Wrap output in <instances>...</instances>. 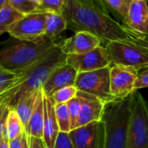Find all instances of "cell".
<instances>
[{"mask_svg":"<svg viewBox=\"0 0 148 148\" xmlns=\"http://www.w3.org/2000/svg\"><path fill=\"white\" fill-rule=\"evenodd\" d=\"M45 122V101L44 92L41 89L38 92L35 106L27 126L25 128V133L29 137L43 138Z\"/></svg>","mask_w":148,"mask_h":148,"instance_id":"obj_17","label":"cell"},{"mask_svg":"<svg viewBox=\"0 0 148 148\" xmlns=\"http://www.w3.org/2000/svg\"><path fill=\"white\" fill-rule=\"evenodd\" d=\"M32 1L33 3H35V4H37L38 5H39V6H40V4H41V0H32Z\"/></svg>","mask_w":148,"mask_h":148,"instance_id":"obj_39","label":"cell"},{"mask_svg":"<svg viewBox=\"0 0 148 148\" xmlns=\"http://www.w3.org/2000/svg\"><path fill=\"white\" fill-rule=\"evenodd\" d=\"M11 109L7 103H2L0 105V140L5 134L7 119Z\"/></svg>","mask_w":148,"mask_h":148,"instance_id":"obj_29","label":"cell"},{"mask_svg":"<svg viewBox=\"0 0 148 148\" xmlns=\"http://www.w3.org/2000/svg\"><path fill=\"white\" fill-rule=\"evenodd\" d=\"M69 136L74 148H105V127L102 121L71 130Z\"/></svg>","mask_w":148,"mask_h":148,"instance_id":"obj_11","label":"cell"},{"mask_svg":"<svg viewBox=\"0 0 148 148\" xmlns=\"http://www.w3.org/2000/svg\"><path fill=\"white\" fill-rule=\"evenodd\" d=\"M47 13L38 11L25 15L9 29L8 33L18 40H35L45 36Z\"/></svg>","mask_w":148,"mask_h":148,"instance_id":"obj_8","label":"cell"},{"mask_svg":"<svg viewBox=\"0 0 148 148\" xmlns=\"http://www.w3.org/2000/svg\"><path fill=\"white\" fill-rule=\"evenodd\" d=\"M0 148H10L9 146V138L6 136V134L4 135V137L0 140Z\"/></svg>","mask_w":148,"mask_h":148,"instance_id":"obj_36","label":"cell"},{"mask_svg":"<svg viewBox=\"0 0 148 148\" xmlns=\"http://www.w3.org/2000/svg\"><path fill=\"white\" fill-rule=\"evenodd\" d=\"M45 101V122L43 140L47 148H54L57 138L60 132L56 117L55 104L52 99L44 94Z\"/></svg>","mask_w":148,"mask_h":148,"instance_id":"obj_16","label":"cell"},{"mask_svg":"<svg viewBox=\"0 0 148 148\" xmlns=\"http://www.w3.org/2000/svg\"><path fill=\"white\" fill-rule=\"evenodd\" d=\"M67 105H68V110H69L70 119H71V130H74L78 128V122H79L80 108H81L80 100L78 97H75L71 101H69Z\"/></svg>","mask_w":148,"mask_h":148,"instance_id":"obj_27","label":"cell"},{"mask_svg":"<svg viewBox=\"0 0 148 148\" xmlns=\"http://www.w3.org/2000/svg\"><path fill=\"white\" fill-rule=\"evenodd\" d=\"M78 92L79 91H78V89L76 88L75 86H65V87L61 88L58 91H57L51 97V99H52V101H53V103L55 105H57V104L68 103L72 99L77 97Z\"/></svg>","mask_w":148,"mask_h":148,"instance_id":"obj_24","label":"cell"},{"mask_svg":"<svg viewBox=\"0 0 148 148\" xmlns=\"http://www.w3.org/2000/svg\"><path fill=\"white\" fill-rule=\"evenodd\" d=\"M65 0H41L39 12L61 14Z\"/></svg>","mask_w":148,"mask_h":148,"instance_id":"obj_28","label":"cell"},{"mask_svg":"<svg viewBox=\"0 0 148 148\" xmlns=\"http://www.w3.org/2000/svg\"><path fill=\"white\" fill-rule=\"evenodd\" d=\"M29 148H47L43 138L29 137Z\"/></svg>","mask_w":148,"mask_h":148,"instance_id":"obj_34","label":"cell"},{"mask_svg":"<svg viewBox=\"0 0 148 148\" xmlns=\"http://www.w3.org/2000/svg\"><path fill=\"white\" fill-rule=\"evenodd\" d=\"M67 29V21L62 14L48 12L46 18V27L45 36L56 41L65 30Z\"/></svg>","mask_w":148,"mask_h":148,"instance_id":"obj_18","label":"cell"},{"mask_svg":"<svg viewBox=\"0 0 148 148\" xmlns=\"http://www.w3.org/2000/svg\"><path fill=\"white\" fill-rule=\"evenodd\" d=\"M145 87H148V67L138 71V78L135 83L136 91Z\"/></svg>","mask_w":148,"mask_h":148,"instance_id":"obj_32","label":"cell"},{"mask_svg":"<svg viewBox=\"0 0 148 148\" xmlns=\"http://www.w3.org/2000/svg\"><path fill=\"white\" fill-rule=\"evenodd\" d=\"M61 14L67 21V29L74 32H90L98 37L105 45L114 41L148 45V40L130 31L110 14L86 6L78 0H65Z\"/></svg>","mask_w":148,"mask_h":148,"instance_id":"obj_1","label":"cell"},{"mask_svg":"<svg viewBox=\"0 0 148 148\" xmlns=\"http://www.w3.org/2000/svg\"><path fill=\"white\" fill-rule=\"evenodd\" d=\"M138 71L130 67L112 64L110 70V86L111 92L115 99H125L135 90V83Z\"/></svg>","mask_w":148,"mask_h":148,"instance_id":"obj_9","label":"cell"},{"mask_svg":"<svg viewBox=\"0 0 148 148\" xmlns=\"http://www.w3.org/2000/svg\"><path fill=\"white\" fill-rule=\"evenodd\" d=\"M39 91L25 95L24 98H22L17 103V105L13 108V110H15L17 112V113L18 114L25 128L27 126V125L30 121V119L32 114Z\"/></svg>","mask_w":148,"mask_h":148,"instance_id":"obj_19","label":"cell"},{"mask_svg":"<svg viewBox=\"0 0 148 148\" xmlns=\"http://www.w3.org/2000/svg\"><path fill=\"white\" fill-rule=\"evenodd\" d=\"M138 1H145V0H138Z\"/></svg>","mask_w":148,"mask_h":148,"instance_id":"obj_40","label":"cell"},{"mask_svg":"<svg viewBox=\"0 0 148 148\" xmlns=\"http://www.w3.org/2000/svg\"><path fill=\"white\" fill-rule=\"evenodd\" d=\"M24 132H25V126L18 114L15 110L11 109L6 123V130H5L6 136L8 137L9 140H11L18 137Z\"/></svg>","mask_w":148,"mask_h":148,"instance_id":"obj_21","label":"cell"},{"mask_svg":"<svg viewBox=\"0 0 148 148\" xmlns=\"http://www.w3.org/2000/svg\"><path fill=\"white\" fill-rule=\"evenodd\" d=\"M77 97L80 100L81 106L78 127L92 122L101 121L106 104L99 98L80 91L78 92Z\"/></svg>","mask_w":148,"mask_h":148,"instance_id":"obj_15","label":"cell"},{"mask_svg":"<svg viewBox=\"0 0 148 148\" xmlns=\"http://www.w3.org/2000/svg\"><path fill=\"white\" fill-rule=\"evenodd\" d=\"M24 72L16 73L0 66V88H13L24 80Z\"/></svg>","mask_w":148,"mask_h":148,"instance_id":"obj_22","label":"cell"},{"mask_svg":"<svg viewBox=\"0 0 148 148\" xmlns=\"http://www.w3.org/2000/svg\"><path fill=\"white\" fill-rule=\"evenodd\" d=\"M110 70L111 66H108L97 71L78 73L74 86L78 91L92 94L105 104L116 100L111 92Z\"/></svg>","mask_w":148,"mask_h":148,"instance_id":"obj_7","label":"cell"},{"mask_svg":"<svg viewBox=\"0 0 148 148\" xmlns=\"http://www.w3.org/2000/svg\"><path fill=\"white\" fill-rule=\"evenodd\" d=\"M132 0H103L108 10H112L121 17L124 20L128 13V10Z\"/></svg>","mask_w":148,"mask_h":148,"instance_id":"obj_25","label":"cell"},{"mask_svg":"<svg viewBox=\"0 0 148 148\" xmlns=\"http://www.w3.org/2000/svg\"><path fill=\"white\" fill-rule=\"evenodd\" d=\"M78 71L70 64L64 63L57 67L49 76L42 90L46 97L51 98L57 91L65 86H74Z\"/></svg>","mask_w":148,"mask_h":148,"instance_id":"obj_13","label":"cell"},{"mask_svg":"<svg viewBox=\"0 0 148 148\" xmlns=\"http://www.w3.org/2000/svg\"><path fill=\"white\" fill-rule=\"evenodd\" d=\"M14 88V87H13ZM13 88H9V87H6V88H0V104L4 103L5 101V96Z\"/></svg>","mask_w":148,"mask_h":148,"instance_id":"obj_35","label":"cell"},{"mask_svg":"<svg viewBox=\"0 0 148 148\" xmlns=\"http://www.w3.org/2000/svg\"><path fill=\"white\" fill-rule=\"evenodd\" d=\"M112 64L130 67L138 71L148 67V45L114 41L104 45Z\"/></svg>","mask_w":148,"mask_h":148,"instance_id":"obj_5","label":"cell"},{"mask_svg":"<svg viewBox=\"0 0 148 148\" xmlns=\"http://www.w3.org/2000/svg\"><path fill=\"white\" fill-rule=\"evenodd\" d=\"M101 45V40L93 34L87 32H77L61 42V49L68 56L89 52Z\"/></svg>","mask_w":148,"mask_h":148,"instance_id":"obj_14","label":"cell"},{"mask_svg":"<svg viewBox=\"0 0 148 148\" xmlns=\"http://www.w3.org/2000/svg\"><path fill=\"white\" fill-rule=\"evenodd\" d=\"M132 106V94L106 104L101 119L105 127V148H126Z\"/></svg>","mask_w":148,"mask_h":148,"instance_id":"obj_4","label":"cell"},{"mask_svg":"<svg viewBox=\"0 0 148 148\" xmlns=\"http://www.w3.org/2000/svg\"><path fill=\"white\" fill-rule=\"evenodd\" d=\"M55 112L60 132L69 133L71 131V128L67 103L55 105Z\"/></svg>","mask_w":148,"mask_h":148,"instance_id":"obj_23","label":"cell"},{"mask_svg":"<svg viewBox=\"0 0 148 148\" xmlns=\"http://www.w3.org/2000/svg\"><path fill=\"white\" fill-rule=\"evenodd\" d=\"M24 148H29V136H28V138H27L25 139V141Z\"/></svg>","mask_w":148,"mask_h":148,"instance_id":"obj_38","label":"cell"},{"mask_svg":"<svg viewBox=\"0 0 148 148\" xmlns=\"http://www.w3.org/2000/svg\"><path fill=\"white\" fill-rule=\"evenodd\" d=\"M10 5L23 15H28L39 11V5L32 0H10Z\"/></svg>","mask_w":148,"mask_h":148,"instance_id":"obj_26","label":"cell"},{"mask_svg":"<svg viewBox=\"0 0 148 148\" xmlns=\"http://www.w3.org/2000/svg\"><path fill=\"white\" fill-rule=\"evenodd\" d=\"M0 50V66L20 73L44 58L59 43L43 36L35 40H18Z\"/></svg>","mask_w":148,"mask_h":148,"instance_id":"obj_2","label":"cell"},{"mask_svg":"<svg viewBox=\"0 0 148 148\" xmlns=\"http://www.w3.org/2000/svg\"><path fill=\"white\" fill-rule=\"evenodd\" d=\"M10 5V0H0V10Z\"/></svg>","mask_w":148,"mask_h":148,"instance_id":"obj_37","label":"cell"},{"mask_svg":"<svg viewBox=\"0 0 148 148\" xmlns=\"http://www.w3.org/2000/svg\"><path fill=\"white\" fill-rule=\"evenodd\" d=\"M24 16L10 5L0 10V37L5 32H8L9 29Z\"/></svg>","mask_w":148,"mask_h":148,"instance_id":"obj_20","label":"cell"},{"mask_svg":"<svg viewBox=\"0 0 148 148\" xmlns=\"http://www.w3.org/2000/svg\"><path fill=\"white\" fill-rule=\"evenodd\" d=\"M65 63L72 66L78 73L97 71L112 65L109 54L102 45L84 54L68 55Z\"/></svg>","mask_w":148,"mask_h":148,"instance_id":"obj_10","label":"cell"},{"mask_svg":"<svg viewBox=\"0 0 148 148\" xmlns=\"http://www.w3.org/2000/svg\"><path fill=\"white\" fill-rule=\"evenodd\" d=\"M54 148H74L69 133L60 132L57 138Z\"/></svg>","mask_w":148,"mask_h":148,"instance_id":"obj_30","label":"cell"},{"mask_svg":"<svg viewBox=\"0 0 148 148\" xmlns=\"http://www.w3.org/2000/svg\"><path fill=\"white\" fill-rule=\"evenodd\" d=\"M130 31L148 40V5L146 1L132 0L122 23Z\"/></svg>","mask_w":148,"mask_h":148,"instance_id":"obj_12","label":"cell"},{"mask_svg":"<svg viewBox=\"0 0 148 148\" xmlns=\"http://www.w3.org/2000/svg\"><path fill=\"white\" fill-rule=\"evenodd\" d=\"M126 148H148V101L138 91L132 94Z\"/></svg>","mask_w":148,"mask_h":148,"instance_id":"obj_6","label":"cell"},{"mask_svg":"<svg viewBox=\"0 0 148 148\" xmlns=\"http://www.w3.org/2000/svg\"><path fill=\"white\" fill-rule=\"evenodd\" d=\"M67 55L61 49V43L48 53L44 58L34 64L24 72V80L12 89L5 97L4 103H7L12 109L25 95L41 90L51 73L59 65L65 63Z\"/></svg>","mask_w":148,"mask_h":148,"instance_id":"obj_3","label":"cell"},{"mask_svg":"<svg viewBox=\"0 0 148 148\" xmlns=\"http://www.w3.org/2000/svg\"><path fill=\"white\" fill-rule=\"evenodd\" d=\"M0 105H1V104H0Z\"/></svg>","mask_w":148,"mask_h":148,"instance_id":"obj_41","label":"cell"},{"mask_svg":"<svg viewBox=\"0 0 148 148\" xmlns=\"http://www.w3.org/2000/svg\"><path fill=\"white\" fill-rule=\"evenodd\" d=\"M78 1L86 6L92 7L93 9H96L101 12L110 14L108 8L106 6L105 3L103 2V0H78Z\"/></svg>","mask_w":148,"mask_h":148,"instance_id":"obj_31","label":"cell"},{"mask_svg":"<svg viewBox=\"0 0 148 148\" xmlns=\"http://www.w3.org/2000/svg\"><path fill=\"white\" fill-rule=\"evenodd\" d=\"M28 138V135L24 132L18 137L9 140V146L10 148H24L25 141Z\"/></svg>","mask_w":148,"mask_h":148,"instance_id":"obj_33","label":"cell"}]
</instances>
